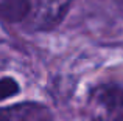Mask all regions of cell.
I'll return each instance as SVG.
<instances>
[{"label": "cell", "instance_id": "obj_2", "mask_svg": "<svg viewBox=\"0 0 123 121\" xmlns=\"http://www.w3.org/2000/svg\"><path fill=\"white\" fill-rule=\"evenodd\" d=\"M70 5H72V0H39L37 27L41 30L55 28L66 17Z\"/></svg>", "mask_w": 123, "mask_h": 121}, {"label": "cell", "instance_id": "obj_6", "mask_svg": "<svg viewBox=\"0 0 123 121\" xmlns=\"http://www.w3.org/2000/svg\"><path fill=\"white\" fill-rule=\"evenodd\" d=\"M95 121H123V112H122V113H118V115H115L114 118H111V120H103V118H97Z\"/></svg>", "mask_w": 123, "mask_h": 121}, {"label": "cell", "instance_id": "obj_1", "mask_svg": "<svg viewBox=\"0 0 123 121\" xmlns=\"http://www.w3.org/2000/svg\"><path fill=\"white\" fill-rule=\"evenodd\" d=\"M50 109L41 103H19L0 107V121H51Z\"/></svg>", "mask_w": 123, "mask_h": 121}, {"label": "cell", "instance_id": "obj_3", "mask_svg": "<svg viewBox=\"0 0 123 121\" xmlns=\"http://www.w3.org/2000/svg\"><path fill=\"white\" fill-rule=\"evenodd\" d=\"M92 99L108 112L123 110V87L117 84H103L92 90Z\"/></svg>", "mask_w": 123, "mask_h": 121}, {"label": "cell", "instance_id": "obj_4", "mask_svg": "<svg viewBox=\"0 0 123 121\" xmlns=\"http://www.w3.org/2000/svg\"><path fill=\"white\" fill-rule=\"evenodd\" d=\"M31 9V0H0V20L6 23H17L28 17Z\"/></svg>", "mask_w": 123, "mask_h": 121}, {"label": "cell", "instance_id": "obj_5", "mask_svg": "<svg viewBox=\"0 0 123 121\" xmlns=\"http://www.w3.org/2000/svg\"><path fill=\"white\" fill-rule=\"evenodd\" d=\"M19 92H20V85L14 78H11V76L0 78V101L16 96Z\"/></svg>", "mask_w": 123, "mask_h": 121}]
</instances>
